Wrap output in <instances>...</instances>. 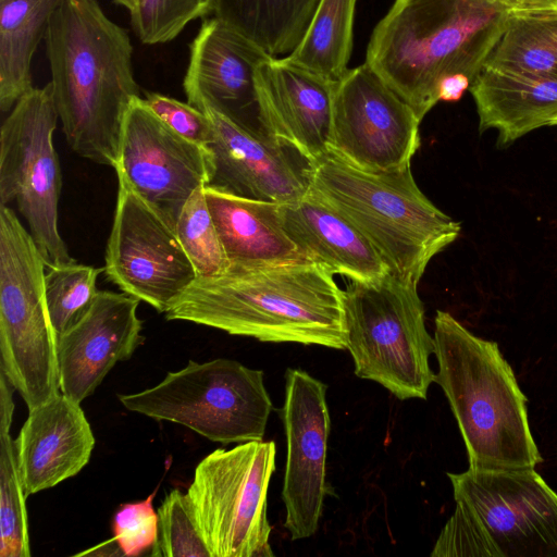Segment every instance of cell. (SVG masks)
<instances>
[{
    "instance_id": "cell-30",
    "label": "cell",
    "mask_w": 557,
    "mask_h": 557,
    "mask_svg": "<svg viewBox=\"0 0 557 557\" xmlns=\"http://www.w3.org/2000/svg\"><path fill=\"white\" fill-rule=\"evenodd\" d=\"M203 187L197 188L184 203L175 224V233L198 276H212L225 271L230 261L209 210Z\"/></svg>"
},
{
    "instance_id": "cell-21",
    "label": "cell",
    "mask_w": 557,
    "mask_h": 557,
    "mask_svg": "<svg viewBox=\"0 0 557 557\" xmlns=\"http://www.w3.org/2000/svg\"><path fill=\"white\" fill-rule=\"evenodd\" d=\"M284 231L305 260L356 282H370L389 269L369 240L310 189L281 203Z\"/></svg>"
},
{
    "instance_id": "cell-25",
    "label": "cell",
    "mask_w": 557,
    "mask_h": 557,
    "mask_svg": "<svg viewBox=\"0 0 557 557\" xmlns=\"http://www.w3.org/2000/svg\"><path fill=\"white\" fill-rule=\"evenodd\" d=\"M319 0H214V16L271 57L288 55L299 44Z\"/></svg>"
},
{
    "instance_id": "cell-18",
    "label": "cell",
    "mask_w": 557,
    "mask_h": 557,
    "mask_svg": "<svg viewBox=\"0 0 557 557\" xmlns=\"http://www.w3.org/2000/svg\"><path fill=\"white\" fill-rule=\"evenodd\" d=\"M335 84L269 57L256 71L260 129L315 162L327 153Z\"/></svg>"
},
{
    "instance_id": "cell-22",
    "label": "cell",
    "mask_w": 557,
    "mask_h": 557,
    "mask_svg": "<svg viewBox=\"0 0 557 557\" xmlns=\"http://www.w3.org/2000/svg\"><path fill=\"white\" fill-rule=\"evenodd\" d=\"M469 90L480 133L496 129L503 148L536 128L553 126L557 119V78L483 67Z\"/></svg>"
},
{
    "instance_id": "cell-7",
    "label": "cell",
    "mask_w": 557,
    "mask_h": 557,
    "mask_svg": "<svg viewBox=\"0 0 557 557\" xmlns=\"http://www.w3.org/2000/svg\"><path fill=\"white\" fill-rule=\"evenodd\" d=\"M344 295L355 374L400 400L426 399L435 376L429 362L435 346L417 284L389 272L370 282L352 281Z\"/></svg>"
},
{
    "instance_id": "cell-26",
    "label": "cell",
    "mask_w": 557,
    "mask_h": 557,
    "mask_svg": "<svg viewBox=\"0 0 557 557\" xmlns=\"http://www.w3.org/2000/svg\"><path fill=\"white\" fill-rule=\"evenodd\" d=\"M484 67L557 78V8L515 11Z\"/></svg>"
},
{
    "instance_id": "cell-2",
    "label": "cell",
    "mask_w": 557,
    "mask_h": 557,
    "mask_svg": "<svg viewBox=\"0 0 557 557\" xmlns=\"http://www.w3.org/2000/svg\"><path fill=\"white\" fill-rule=\"evenodd\" d=\"M45 44L49 83L69 146L114 169L126 111L141 97L127 30L97 0H65L50 21Z\"/></svg>"
},
{
    "instance_id": "cell-34",
    "label": "cell",
    "mask_w": 557,
    "mask_h": 557,
    "mask_svg": "<svg viewBox=\"0 0 557 557\" xmlns=\"http://www.w3.org/2000/svg\"><path fill=\"white\" fill-rule=\"evenodd\" d=\"M143 102L184 138L203 147L210 144L212 124L209 117L196 107L152 91L145 92Z\"/></svg>"
},
{
    "instance_id": "cell-27",
    "label": "cell",
    "mask_w": 557,
    "mask_h": 557,
    "mask_svg": "<svg viewBox=\"0 0 557 557\" xmlns=\"http://www.w3.org/2000/svg\"><path fill=\"white\" fill-rule=\"evenodd\" d=\"M356 2L319 0L305 35L285 58L326 81H341L349 71Z\"/></svg>"
},
{
    "instance_id": "cell-33",
    "label": "cell",
    "mask_w": 557,
    "mask_h": 557,
    "mask_svg": "<svg viewBox=\"0 0 557 557\" xmlns=\"http://www.w3.org/2000/svg\"><path fill=\"white\" fill-rule=\"evenodd\" d=\"M150 494L146 499L120 506L113 518V539L123 556H139L156 544L159 533L158 511Z\"/></svg>"
},
{
    "instance_id": "cell-32",
    "label": "cell",
    "mask_w": 557,
    "mask_h": 557,
    "mask_svg": "<svg viewBox=\"0 0 557 557\" xmlns=\"http://www.w3.org/2000/svg\"><path fill=\"white\" fill-rule=\"evenodd\" d=\"M214 13V0H139L129 15L131 26L144 45L175 39L193 21Z\"/></svg>"
},
{
    "instance_id": "cell-36",
    "label": "cell",
    "mask_w": 557,
    "mask_h": 557,
    "mask_svg": "<svg viewBox=\"0 0 557 557\" xmlns=\"http://www.w3.org/2000/svg\"><path fill=\"white\" fill-rule=\"evenodd\" d=\"M113 1L116 4L124 7L129 12V15L133 14L139 5V0H113Z\"/></svg>"
},
{
    "instance_id": "cell-15",
    "label": "cell",
    "mask_w": 557,
    "mask_h": 557,
    "mask_svg": "<svg viewBox=\"0 0 557 557\" xmlns=\"http://www.w3.org/2000/svg\"><path fill=\"white\" fill-rule=\"evenodd\" d=\"M327 386L300 369L285 373L282 408L287 457L282 498L284 527L293 541L313 535L326 496V453L331 419Z\"/></svg>"
},
{
    "instance_id": "cell-12",
    "label": "cell",
    "mask_w": 557,
    "mask_h": 557,
    "mask_svg": "<svg viewBox=\"0 0 557 557\" xmlns=\"http://www.w3.org/2000/svg\"><path fill=\"white\" fill-rule=\"evenodd\" d=\"M107 242V278L122 292L165 313L198 274L175 228L121 175Z\"/></svg>"
},
{
    "instance_id": "cell-35",
    "label": "cell",
    "mask_w": 557,
    "mask_h": 557,
    "mask_svg": "<svg viewBox=\"0 0 557 557\" xmlns=\"http://www.w3.org/2000/svg\"><path fill=\"white\" fill-rule=\"evenodd\" d=\"M512 11L557 8V0H495Z\"/></svg>"
},
{
    "instance_id": "cell-3",
    "label": "cell",
    "mask_w": 557,
    "mask_h": 557,
    "mask_svg": "<svg viewBox=\"0 0 557 557\" xmlns=\"http://www.w3.org/2000/svg\"><path fill=\"white\" fill-rule=\"evenodd\" d=\"M513 13L495 0H395L372 32L364 63L422 121L444 81H474Z\"/></svg>"
},
{
    "instance_id": "cell-16",
    "label": "cell",
    "mask_w": 557,
    "mask_h": 557,
    "mask_svg": "<svg viewBox=\"0 0 557 557\" xmlns=\"http://www.w3.org/2000/svg\"><path fill=\"white\" fill-rule=\"evenodd\" d=\"M187 102L212 124L210 184L247 198L286 203L309 189V162L296 150L268 136L202 98ZM305 159V158H304ZM306 160V159H305Z\"/></svg>"
},
{
    "instance_id": "cell-37",
    "label": "cell",
    "mask_w": 557,
    "mask_h": 557,
    "mask_svg": "<svg viewBox=\"0 0 557 557\" xmlns=\"http://www.w3.org/2000/svg\"><path fill=\"white\" fill-rule=\"evenodd\" d=\"M555 125H557V119L555 120V122H554L553 126H555Z\"/></svg>"
},
{
    "instance_id": "cell-29",
    "label": "cell",
    "mask_w": 557,
    "mask_h": 557,
    "mask_svg": "<svg viewBox=\"0 0 557 557\" xmlns=\"http://www.w3.org/2000/svg\"><path fill=\"white\" fill-rule=\"evenodd\" d=\"M45 293L51 324L61 335L89 310L97 294V278L103 271L75 260L47 268Z\"/></svg>"
},
{
    "instance_id": "cell-9",
    "label": "cell",
    "mask_w": 557,
    "mask_h": 557,
    "mask_svg": "<svg viewBox=\"0 0 557 557\" xmlns=\"http://www.w3.org/2000/svg\"><path fill=\"white\" fill-rule=\"evenodd\" d=\"M117 397L129 411L221 444L262 441L273 409L263 372L225 358L189 360L157 385Z\"/></svg>"
},
{
    "instance_id": "cell-8",
    "label": "cell",
    "mask_w": 557,
    "mask_h": 557,
    "mask_svg": "<svg viewBox=\"0 0 557 557\" xmlns=\"http://www.w3.org/2000/svg\"><path fill=\"white\" fill-rule=\"evenodd\" d=\"M46 268L29 231L9 206H0V371L28 410L60 393Z\"/></svg>"
},
{
    "instance_id": "cell-14",
    "label": "cell",
    "mask_w": 557,
    "mask_h": 557,
    "mask_svg": "<svg viewBox=\"0 0 557 557\" xmlns=\"http://www.w3.org/2000/svg\"><path fill=\"white\" fill-rule=\"evenodd\" d=\"M114 170L175 228L189 196L210 184L213 162L208 147L174 132L137 97L123 121Z\"/></svg>"
},
{
    "instance_id": "cell-13",
    "label": "cell",
    "mask_w": 557,
    "mask_h": 557,
    "mask_svg": "<svg viewBox=\"0 0 557 557\" xmlns=\"http://www.w3.org/2000/svg\"><path fill=\"white\" fill-rule=\"evenodd\" d=\"M420 123L413 109L363 63L335 84L327 152L362 171H400L420 147Z\"/></svg>"
},
{
    "instance_id": "cell-20",
    "label": "cell",
    "mask_w": 557,
    "mask_h": 557,
    "mask_svg": "<svg viewBox=\"0 0 557 557\" xmlns=\"http://www.w3.org/2000/svg\"><path fill=\"white\" fill-rule=\"evenodd\" d=\"M95 436L81 403L61 392L28 410L15 438L27 496L70 479L88 463Z\"/></svg>"
},
{
    "instance_id": "cell-6",
    "label": "cell",
    "mask_w": 557,
    "mask_h": 557,
    "mask_svg": "<svg viewBox=\"0 0 557 557\" xmlns=\"http://www.w3.org/2000/svg\"><path fill=\"white\" fill-rule=\"evenodd\" d=\"M447 476L456 505L432 557H557V493L535 469Z\"/></svg>"
},
{
    "instance_id": "cell-19",
    "label": "cell",
    "mask_w": 557,
    "mask_h": 557,
    "mask_svg": "<svg viewBox=\"0 0 557 557\" xmlns=\"http://www.w3.org/2000/svg\"><path fill=\"white\" fill-rule=\"evenodd\" d=\"M271 57L223 20H203L189 45L183 81L187 100L202 98L260 129L256 71ZM261 131V129H260Z\"/></svg>"
},
{
    "instance_id": "cell-17",
    "label": "cell",
    "mask_w": 557,
    "mask_h": 557,
    "mask_svg": "<svg viewBox=\"0 0 557 557\" xmlns=\"http://www.w3.org/2000/svg\"><path fill=\"white\" fill-rule=\"evenodd\" d=\"M137 298L99 290L91 307L58 336L60 392L77 403L94 394L119 361L129 359L145 337Z\"/></svg>"
},
{
    "instance_id": "cell-28",
    "label": "cell",
    "mask_w": 557,
    "mask_h": 557,
    "mask_svg": "<svg viewBox=\"0 0 557 557\" xmlns=\"http://www.w3.org/2000/svg\"><path fill=\"white\" fill-rule=\"evenodd\" d=\"M11 424V420H0V557H29L27 494Z\"/></svg>"
},
{
    "instance_id": "cell-23",
    "label": "cell",
    "mask_w": 557,
    "mask_h": 557,
    "mask_svg": "<svg viewBox=\"0 0 557 557\" xmlns=\"http://www.w3.org/2000/svg\"><path fill=\"white\" fill-rule=\"evenodd\" d=\"M230 263L269 264L305 260L284 231L281 203L203 187Z\"/></svg>"
},
{
    "instance_id": "cell-24",
    "label": "cell",
    "mask_w": 557,
    "mask_h": 557,
    "mask_svg": "<svg viewBox=\"0 0 557 557\" xmlns=\"http://www.w3.org/2000/svg\"><path fill=\"white\" fill-rule=\"evenodd\" d=\"M65 0H0V109L11 111L34 86L33 57Z\"/></svg>"
},
{
    "instance_id": "cell-5",
    "label": "cell",
    "mask_w": 557,
    "mask_h": 557,
    "mask_svg": "<svg viewBox=\"0 0 557 557\" xmlns=\"http://www.w3.org/2000/svg\"><path fill=\"white\" fill-rule=\"evenodd\" d=\"M309 165V189L345 216L403 280L418 285L432 258L460 234V223L426 198L410 166L367 172L331 152Z\"/></svg>"
},
{
    "instance_id": "cell-31",
    "label": "cell",
    "mask_w": 557,
    "mask_h": 557,
    "mask_svg": "<svg viewBox=\"0 0 557 557\" xmlns=\"http://www.w3.org/2000/svg\"><path fill=\"white\" fill-rule=\"evenodd\" d=\"M156 557H211L187 493L172 490L158 508Z\"/></svg>"
},
{
    "instance_id": "cell-4",
    "label": "cell",
    "mask_w": 557,
    "mask_h": 557,
    "mask_svg": "<svg viewBox=\"0 0 557 557\" xmlns=\"http://www.w3.org/2000/svg\"><path fill=\"white\" fill-rule=\"evenodd\" d=\"M434 382L443 389L463 440L469 469H535L543 457L534 441L527 397L496 342L474 335L437 310Z\"/></svg>"
},
{
    "instance_id": "cell-10",
    "label": "cell",
    "mask_w": 557,
    "mask_h": 557,
    "mask_svg": "<svg viewBox=\"0 0 557 557\" xmlns=\"http://www.w3.org/2000/svg\"><path fill=\"white\" fill-rule=\"evenodd\" d=\"M273 441L218 448L196 467L187 495L211 557H271L268 488Z\"/></svg>"
},
{
    "instance_id": "cell-11",
    "label": "cell",
    "mask_w": 557,
    "mask_h": 557,
    "mask_svg": "<svg viewBox=\"0 0 557 557\" xmlns=\"http://www.w3.org/2000/svg\"><path fill=\"white\" fill-rule=\"evenodd\" d=\"M51 84L33 87L0 129V206L15 201L47 268L74 261L58 226L62 175L53 145Z\"/></svg>"
},
{
    "instance_id": "cell-1",
    "label": "cell",
    "mask_w": 557,
    "mask_h": 557,
    "mask_svg": "<svg viewBox=\"0 0 557 557\" xmlns=\"http://www.w3.org/2000/svg\"><path fill=\"white\" fill-rule=\"evenodd\" d=\"M333 273L308 261L234 264L197 278L165 312L261 342L347 349L345 295Z\"/></svg>"
}]
</instances>
